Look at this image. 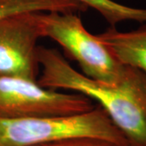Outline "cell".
Returning <instances> with one entry per match:
<instances>
[{"mask_svg": "<svg viewBox=\"0 0 146 146\" xmlns=\"http://www.w3.org/2000/svg\"><path fill=\"white\" fill-rule=\"evenodd\" d=\"M97 36L120 63L146 73V25L128 32L110 27Z\"/></svg>", "mask_w": 146, "mask_h": 146, "instance_id": "obj_6", "label": "cell"}, {"mask_svg": "<svg viewBox=\"0 0 146 146\" xmlns=\"http://www.w3.org/2000/svg\"><path fill=\"white\" fill-rule=\"evenodd\" d=\"M42 73L37 83L53 90H71L97 102L124 135L129 146H146V73L128 66L123 79L110 85L76 71L54 48L38 46Z\"/></svg>", "mask_w": 146, "mask_h": 146, "instance_id": "obj_1", "label": "cell"}, {"mask_svg": "<svg viewBox=\"0 0 146 146\" xmlns=\"http://www.w3.org/2000/svg\"><path fill=\"white\" fill-rule=\"evenodd\" d=\"M79 136L129 146L124 135L100 106L84 113L67 116L0 118V146H33Z\"/></svg>", "mask_w": 146, "mask_h": 146, "instance_id": "obj_2", "label": "cell"}, {"mask_svg": "<svg viewBox=\"0 0 146 146\" xmlns=\"http://www.w3.org/2000/svg\"><path fill=\"white\" fill-rule=\"evenodd\" d=\"M33 146H119L110 141L87 136L70 137Z\"/></svg>", "mask_w": 146, "mask_h": 146, "instance_id": "obj_9", "label": "cell"}, {"mask_svg": "<svg viewBox=\"0 0 146 146\" xmlns=\"http://www.w3.org/2000/svg\"><path fill=\"white\" fill-rule=\"evenodd\" d=\"M94 101L78 93L42 87L37 81L0 76V118L67 116L93 110Z\"/></svg>", "mask_w": 146, "mask_h": 146, "instance_id": "obj_4", "label": "cell"}, {"mask_svg": "<svg viewBox=\"0 0 146 146\" xmlns=\"http://www.w3.org/2000/svg\"><path fill=\"white\" fill-rule=\"evenodd\" d=\"M87 9L93 8L100 13L110 27L123 21L146 23V9L136 8L118 3L113 0H72Z\"/></svg>", "mask_w": 146, "mask_h": 146, "instance_id": "obj_8", "label": "cell"}, {"mask_svg": "<svg viewBox=\"0 0 146 146\" xmlns=\"http://www.w3.org/2000/svg\"><path fill=\"white\" fill-rule=\"evenodd\" d=\"M40 13H21L0 21V76L37 81V42L43 37Z\"/></svg>", "mask_w": 146, "mask_h": 146, "instance_id": "obj_5", "label": "cell"}, {"mask_svg": "<svg viewBox=\"0 0 146 146\" xmlns=\"http://www.w3.org/2000/svg\"><path fill=\"white\" fill-rule=\"evenodd\" d=\"M40 21L43 37L57 42L84 76L110 85L123 79L127 65L120 63L98 36L85 29L76 12H41Z\"/></svg>", "mask_w": 146, "mask_h": 146, "instance_id": "obj_3", "label": "cell"}, {"mask_svg": "<svg viewBox=\"0 0 146 146\" xmlns=\"http://www.w3.org/2000/svg\"><path fill=\"white\" fill-rule=\"evenodd\" d=\"M87 10L72 0H0V21L26 12H81Z\"/></svg>", "mask_w": 146, "mask_h": 146, "instance_id": "obj_7", "label": "cell"}]
</instances>
